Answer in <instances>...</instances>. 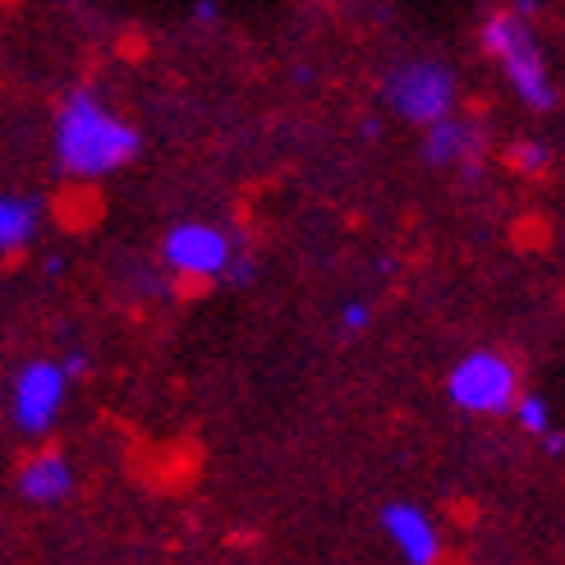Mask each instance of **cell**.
I'll use <instances>...</instances> for the list:
<instances>
[{
  "instance_id": "obj_1",
  "label": "cell",
  "mask_w": 565,
  "mask_h": 565,
  "mask_svg": "<svg viewBox=\"0 0 565 565\" xmlns=\"http://www.w3.org/2000/svg\"><path fill=\"white\" fill-rule=\"evenodd\" d=\"M143 138L138 129L120 116L116 106L102 97L93 83H78L55 106V125H51V157L55 171L70 180H106L125 171L138 157Z\"/></svg>"
},
{
  "instance_id": "obj_2",
  "label": "cell",
  "mask_w": 565,
  "mask_h": 565,
  "mask_svg": "<svg viewBox=\"0 0 565 565\" xmlns=\"http://www.w3.org/2000/svg\"><path fill=\"white\" fill-rule=\"evenodd\" d=\"M483 51L501 65L505 83H511L515 97L529 110H556V102H561L556 78H552V65H547V55H543L524 14H515V10L488 14L483 19Z\"/></svg>"
},
{
  "instance_id": "obj_3",
  "label": "cell",
  "mask_w": 565,
  "mask_h": 565,
  "mask_svg": "<svg viewBox=\"0 0 565 565\" xmlns=\"http://www.w3.org/2000/svg\"><path fill=\"white\" fill-rule=\"evenodd\" d=\"M446 395L460 414H515L520 405V369L497 350H469L456 359V369L446 373Z\"/></svg>"
},
{
  "instance_id": "obj_4",
  "label": "cell",
  "mask_w": 565,
  "mask_h": 565,
  "mask_svg": "<svg viewBox=\"0 0 565 565\" xmlns=\"http://www.w3.org/2000/svg\"><path fill=\"white\" fill-rule=\"evenodd\" d=\"M382 97H386V106L401 120L428 129V125L446 120L450 110H456L460 83H456V74H450L441 61H405V65L386 70Z\"/></svg>"
},
{
  "instance_id": "obj_5",
  "label": "cell",
  "mask_w": 565,
  "mask_h": 565,
  "mask_svg": "<svg viewBox=\"0 0 565 565\" xmlns=\"http://www.w3.org/2000/svg\"><path fill=\"white\" fill-rule=\"evenodd\" d=\"M70 382L74 377L65 373L61 359H28L10 377V428L28 441H42L65 409Z\"/></svg>"
},
{
  "instance_id": "obj_6",
  "label": "cell",
  "mask_w": 565,
  "mask_h": 565,
  "mask_svg": "<svg viewBox=\"0 0 565 565\" xmlns=\"http://www.w3.org/2000/svg\"><path fill=\"white\" fill-rule=\"evenodd\" d=\"M235 258H239V248H235L231 231L216 221L189 216V221H175L171 231L161 235V263L184 280H225Z\"/></svg>"
},
{
  "instance_id": "obj_7",
  "label": "cell",
  "mask_w": 565,
  "mask_h": 565,
  "mask_svg": "<svg viewBox=\"0 0 565 565\" xmlns=\"http://www.w3.org/2000/svg\"><path fill=\"white\" fill-rule=\"evenodd\" d=\"M483 152H488L483 125L456 116V110L423 134V161L437 166V171H460V180L469 184L483 180Z\"/></svg>"
},
{
  "instance_id": "obj_8",
  "label": "cell",
  "mask_w": 565,
  "mask_h": 565,
  "mask_svg": "<svg viewBox=\"0 0 565 565\" xmlns=\"http://www.w3.org/2000/svg\"><path fill=\"white\" fill-rule=\"evenodd\" d=\"M74 465L65 450H55V446H38V450H28V456L19 460L14 469V492L23 505H33V511H51V505H61L70 501L74 492Z\"/></svg>"
},
{
  "instance_id": "obj_9",
  "label": "cell",
  "mask_w": 565,
  "mask_h": 565,
  "mask_svg": "<svg viewBox=\"0 0 565 565\" xmlns=\"http://www.w3.org/2000/svg\"><path fill=\"white\" fill-rule=\"evenodd\" d=\"M382 533L409 565H433L441 556V533H437L433 515L423 511V505H409V501L382 505Z\"/></svg>"
},
{
  "instance_id": "obj_10",
  "label": "cell",
  "mask_w": 565,
  "mask_h": 565,
  "mask_svg": "<svg viewBox=\"0 0 565 565\" xmlns=\"http://www.w3.org/2000/svg\"><path fill=\"white\" fill-rule=\"evenodd\" d=\"M42 221H46L42 198H33V193H6V198H0V253H6L10 263L23 258V253L33 248L38 235H42Z\"/></svg>"
},
{
  "instance_id": "obj_11",
  "label": "cell",
  "mask_w": 565,
  "mask_h": 565,
  "mask_svg": "<svg viewBox=\"0 0 565 565\" xmlns=\"http://www.w3.org/2000/svg\"><path fill=\"white\" fill-rule=\"evenodd\" d=\"M511 166L529 180H543V175H552V148L539 143V138H520L511 148Z\"/></svg>"
},
{
  "instance_id": "obj_12",
  "label": "cell",
  "mask_w": 565,
  "mask_h": 565,
  "mask_svg": "<svg viewBox=\"0 0 565 565\" xmlns=\"http://www.w3.org/2000/svg\"><path fill=\"white\" fill-rule=\"evenodd\" d=\"M515 423H520V433H529V437H547V433H556V428H552V405L543 401V395H520Z\"/></svg>"
},
{
  "instance_id": "obj_13",
  "label": "cell",
  "mask_w": 565,
  "mask_h": 565,
  "mask_svg": "<svg viewBox=\"0 0 565 565\" xmlns=\"http://www.w3.org/2000/svg\"><path fill=\"white\" fill-rule=\"evenodd\" d=\"M373 327V303L369 299H345L341 303V331L345 335H359V331H369Z\"/></svg>"
},
{
  "instance_id": "obj_14",
  "label": "cell",
  "mask_w": 565,
  "mask_h": 565,
  "mask_svg": "<svg viewBox=\"0 0 565 565\" xmlns=\"http://www.w3.org/2000/svg\"><path fill=\"white\" fill-rule=\"evenodd\" d=\"M61 363H65V373H70L74 382L93 373V359H88V350H65V354H61Z\"/></svg>"
},
{
  "instance_id": "obj_15",
  "label": "cell",
  "mask_w": 565,
  "mask_h": 565,
  "mask_svg": "<svg viewBox=\"0 0 565 565\" xmlns=\"http://www.w3.org/2000/svg\"><path fill=\"white\" fill-rule=\"evenodd\" d=\"M216 19H221L216 0H198V6H193V23H216Z\"/></svg>"
},
{
  "instance_id": "obj_16",
  "label": "cell",
  "mask_w": 565,
  "mask_h": 565,
  "mask_svg": "<svg viewBox=\"0 0 565 565\" xmlns=\"http://www.w3.org/2000/svg\"><path fill=\"white\" fill-rule=\"evenodd\" d=\"M543 450H547V456H561V450H565V437H561V433H547V437H543Z\"/></svg>"
},
{
  "instance_id": "obj_17",
  "label": "cell",
  "mask_w": 565,
  "mask_h": 565,
  "mask_svg": "<svg viewBox=\"0 0 565 565\" xmlns=\"http://www.w3.org/2000/svg\"><path fill=\"white\" fill-rule=\"evenodd\" d=\"M55 6H78V0H55Z\"/></svg>"
}]
</instances>
